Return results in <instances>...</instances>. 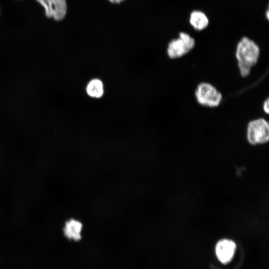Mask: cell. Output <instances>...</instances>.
Returning <instances> with one entry per match:
<instances>
[{
	"mask_svg": "<svg viewBox=\"0 0 269 269\" xmlns=\"http://www.w3.org/2000/svg\"><path fill=\"white\" fill-rule=\"evenodd\" d=\"M87 94L93 98H99L104 93V87L102 82L98 79L91 80L86 87Z\"/></svg>",
	"mask_w": 269,
	"mask_h": 269,
	"instance_id": "9c48e42d",
	"label": "cell"
},
{
	"mask_svg": "<svg viewBox=\"0 0 269 269\" xmlns=\"http://www.w3.org/2000/svg\"><path fill=\"white\" fill-rule=\"evenodd\" d=\"M260 54V48L253 40L243 37L239 41L236 48V57L242 77L249 76L252 68L257 63Z\"/></svg>",
	"mask_w": 269,
	"mask_h": 269,
	"instance_id": "6da1fadb",
	"label": "cell"
},
{
	"mask_svg": "<svg viewBox=\"0 0 269 269\" xmlns=\"http://www.w3.org/2000/svg\"><path fill=\"white\" fill-rule=\"evenodd\" d=\"M236 249L235 243L231 240H219L215 246V253L218 259L223 264L229 263L233 258Z\"/></svg>",
	"mask_w": 269,
	"mask_h": 269,
	"instance_id": "8992f818",
	"label": "cell"
},
{
	"mask_svg": "<svg viewBox=\"0 0 269 269\" xmlns=\"http://www.w3.org/2000/svg\"><path fill=\"white\" fill-rule=\"evenodd\" d=\"M82 224L80 221L71 219L65 223L64 234L68 239L78 241L82 238Z\"/></svg>",
	"mask_w": 269,
	"mask_h": 269,
	"instance_id": "52a82bcc",
	"label": "cell"
},
{
	"mask_svg": "<svg viewBox=\"0 0 269 269\" xmlns=\"http://www.w3.org/2000/svg\"><path fill=\"white\" fill-rule=\"evenodd\" d=\"M248 141L253 145L263 144L269 139V126L264 119L251 121L248 124L247 131Z\"/></svg>",
	"mask_w": 269,
	"mask_h": 269,
	"instance_id": "3957f363",
	"label": "cell"
},
{
	"mask_svg": "<svg viewBox=\"0 0 269 269\" xmlns=\"http://www.w3.org/2000/svg\"><path fill=\"white\" fill-rule=\"evenodd\" d=\"M189 22L195 30L201 31L207 27L209 19L203 11L194 10L190 13Z\"/></svg>",
	"mask_w": 269,
	"mask_h": 269,
	"instance_id": "ba28073f",
	"label": "cell"
},
{
	"mask_svg": "<svg viewBox=\"0 0 269 269\" xmlns=\"http://www.w3.org/2000/svg\"><path fill=\"white\" fill-rule=\"evenodd\" d=\"M195 45L193 37L187 33L180 32L178 38L169 42L167 49L168 56L172 59L180 58L190 52Z\"/></svg>",
	"mask_w": 269,
	"mask_h": 269,
	"instance_id": "7a4b0ae2",
	"label": "cell"
},
{
	"mask_svg": "<svg viewBox=\"0 0 269 269\" xmlns=\"http://www.w3.org/2000/svg\"><path fill=\"white\" fill-rule=\"evenodd\" d=\"M110 1H111L113 3H120L122 1H123L124 0H109Z\"/></svg>",
	"mask_w": 269,
	"mask_h": 269,
	"instance_id": "8fae6325",
	"label": "cell"
},
{
	"mask_svg": "<svg viewBox=\"0 0 269 269\" xmlns=\"http://www.w3.org/2000/svg\"><path fill=\"white\" fill-rule=\"evenodd\" d=\"M45 8L47 17H52L56 20L62 19L66 13L67 6L65 0H36Z\"/></svg>",
	"mask_w": 269,
	"mask_h": 269,
	"instance_id": "5b68a950",
	"label": "cell"
},
{
	"mask_svg": "<svg viewBox=\"0 0 269 269\" xmlns=\"http://www.w3.org/2000/svg\"><path fill=\"white\" fill-rule=\"evenodd\" d=\"M269 100L268 98L265 102L263 105V109L265 113L269 114Z\"/></svg>",
	"mask_w": 269,
	"mask_h": 269,
	"instance_id": "30bf717a",
	"label": "cell"
},
{
	"mask_svg": "<svg viewBox=\"0 0 269 269\" xmlns=\"http://www.w3.org/2000/svg\"><path fill=\"white\" fill-rule=\"evenodd\" d=\"M195 95L198 103L209 107L218 106L222 99L221 93L207 83L199 84L195 90Z\"/></svg>",
	"mask_w": 269,
	"mask_h": 269,
	"instance_id": "277c9868",
	"label": "cell"
}]
</instances>
